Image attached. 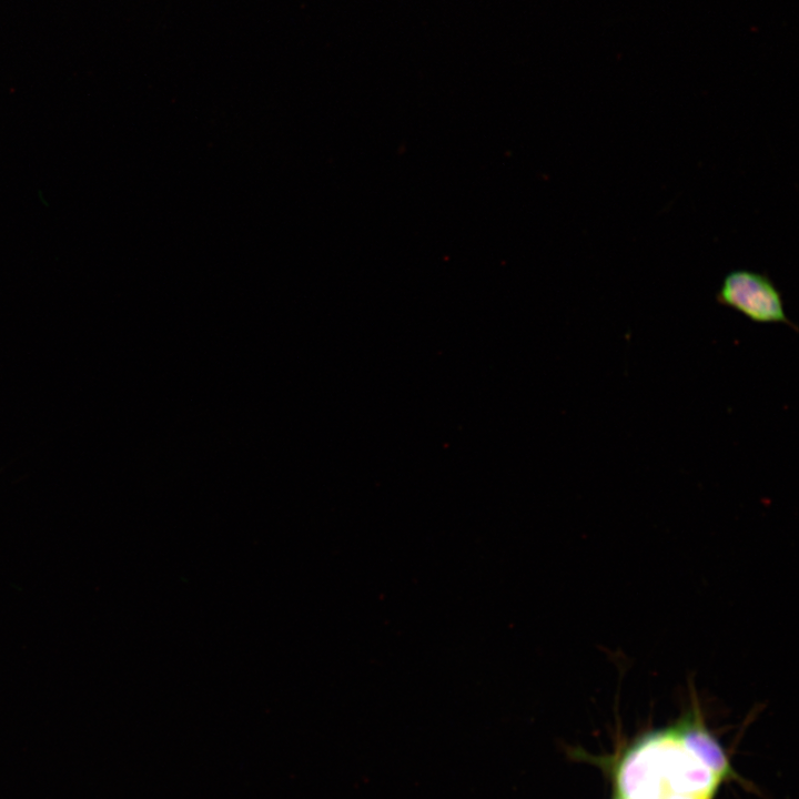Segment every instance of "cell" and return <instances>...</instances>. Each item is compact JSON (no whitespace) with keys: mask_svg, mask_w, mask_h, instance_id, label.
Instances as JSON below:
<instances>
[{"mask_svg":"<svg viewBox=\"0 0 799 799\" xmlns=\"http://www.w3.org/2000/svg\"><path fill=\"white\" fill-rule=\"evenodd\" d=\"M721 778L678 726L627 750L616 771L617 799H710Z\"/></svg>","mask_w":799,"mask_h":799,"instance_id":"cell-1","label":"cell"},{"mask_svg":"<svg viewBox=\"0 0 799 799\" xmlns=\"http://www.w3.org/2000/svg\"><path fill=\"white\" fill-rule=\"evenodd\" d=\"M716 302L758 324H785L797 331L787 316L781 292L767 273L747 269L729 271L715 295Z\"/></svg>","mask_w":799,"mask_h":799,"instance_id":"cell-2","label":"cell"}]
</instances>
